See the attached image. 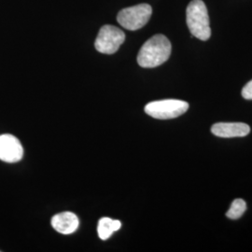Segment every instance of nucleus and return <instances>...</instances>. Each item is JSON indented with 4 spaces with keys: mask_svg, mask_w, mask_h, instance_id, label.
Returning <instances> with one entry per match:
<instances>
[{
    "mask_svg": "<svg viewBox=\"0 0 252 252\" xmlns=\"http://www.w3.org/2000/svg\"><path fill=\"white\" fill-rule=\"evenodd\" d=\"M189 108V104L178 99L153 101L146 105L145 112L151 117L159 120H169L180 117Z\"/></svg>",
    "mask_w": 252,
    "mask_h": 252,
    "instance_id": "7ed1b4c3",
    "label": "nucleus"
},
{
    "mask_svg": "<svg viewBox=\"0 0 252 252\" xmlns=\"http://www.w3.org/2000/svg\"><path fill=\"white\" fill-rule=\"evenodd\" d=\"M126 40V34L123 30L113 26H104L100 29L95 39V49L105 54H115Z\"/></svg>",
    "mask_w": 252,
    "mask_h": 252,
    "instance_id": "39448f33",
    "label": "nucleus"
},
{
    "mask_svg": "<svg viewBox=\"0 0 252 252\" xmlns=\"http://www.w3.org/2000/svg\"><path fill=\"white\" fill-rule=\"evenodd\" d=\"M79 218L72 212H63L52 219L53 228L60 234H73L79 228Z\"/></svg>",
    "mask_w": 252,
    "mask_h": 252,
    "instance_id": "6e6552de",
    "label": "nucleus"
},
{
    "mask_svg": "<svg viewBox=\"0 0 252 252\" xmlns=\"http://www.w3.org/2000/svg\"><path fill=\"white\" fill-rule=\"evenodd\" d=\"M152 13L153 9L149 4H139L122 9L118 14V23L127 30L135 31L147 25Z\"/></svg>",
    "mask_w": 252,
    "mask_h": 252,
    "instance_id": "20e7f679",
    "label": "nucleus"
},
{
    "mask_svg": "<svg viewBox=\"0 0 252 252\" xmlns=\"http://www.w3.org/2000/svg\"><path fill=\"white\" fill-rule=\"evenodd\" d=\"M247 209V204L243 199H235L232 203L230 209L227 211L226 217L231 220H237L243 216Z\"/></svg>",
    "mask_w": 252,
    "mask_h": 252,
    "instance_id": "9d476101",
    "label": "nucleus"
},
{
    "mask_svg": "<svg viewBox=\"0 0 252 252\" xmlns=\"http://www.w3.org/2000/svg\"><path fill=\"white\" fill-rule=\"evenodd\" d=\"M122 227V223L118 220H112L110 218H102L98 221L97 232L100 239L107 240L114 232H117Z\"/></svg>",
    "mask_w": 252,
    "mask_h": 252,
    "instance_id": "1a4fd4ad",
    "label": "nucleus"
},
{
    "mask_svg": "<svg viewBox=\"0 0 252 252\" xmlns=\"http://www.w3.org/2000/svg\"><path fill=\"white\" fill-rule=\"evenodd\" d=\"M242 96L245 99L252 100V81L245 85L242 90Z\"/></svg>",
    "mask_w": 252,
    "mask_h": 252,
    "instance_id": "9b49d317",
    "label": "nucleus"
},
{
    "mask_svg": "<svg viewBox=\"0 0 252 252\" xmlns=\"http://www.w3.org/2000/svg\"><path fill=\"white\" fill-rule=\"evenodd\" d=\"M187 26L192 36L206 41L211 36L207 6L202 0H192L186 10Z\"/></svg>",
    "mask_w": 252,
    "mask_h": 252,
    "instance_id": "f03ea898",
    "label": "nucleus"
},
{
    "mask_svg": "<svg viewBox=\"0 0 252 252\" xmlns=\"http://www.w3.org/2000/svg\"><path fill=\"white\" fill-rule=\"evenodd\" d=\"M24 149L14 135H0V160L6 162H17L23 158Z\"/></svg>",
    "mask_w": 252,
    "mask_h": 252,
    "instance_id": "423d86ee",
    "label": "nucleus"
},
{
    "mask_svg": "<svg viewBox=\"0 0 252 252\" xmlns=\"http://www.w3.org/2000/svg\"><path fill=\"white\" fill-rule=\"evenodd\" d=\"M171 43L163 35H155L141 47L137 63L144 68H153L165 63L171 54Z\"/></svg>",
    "mask_w": 252,
    "mask_h": 252,
    "instance_id": "f257e3e1",
    "label": "nucleus"
},
{
    "mask_svg": "<svg viewBox=\"0 0 252 252\" xmlns=\"http://www.w3.org/2000/svg\"><path fill=\"white\" fill-rule=\"evenodd\" d=\"M213 135L223 137H243L249 135L251 127L243 123H219L211 127Z\"/></svg>",
    "mask_w": 252,
    "mask_h": 252,
    "instance_id": "0eeeda50",
    "label": "nucleus"
}]
</instances>
